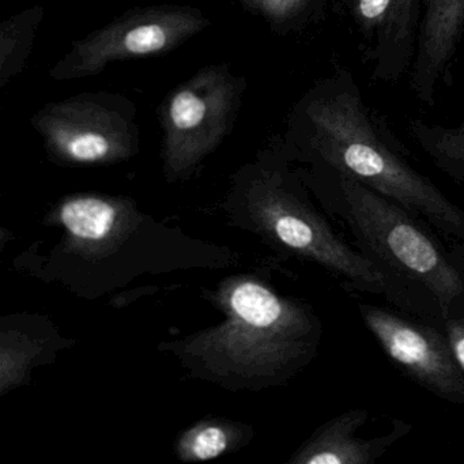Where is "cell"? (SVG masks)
Instances as JSON below:
<instances>
[{"label": "cell", "instance_id": "cell-1", "mask_svg": "<svg viewBox=\"0 0 464 464\" xmlns=\"http://www.w3.org/2000/svg\"><path fill=\"white\" fill-rule=\"evenodd\" d=\"M314 189L358 251L406 295L414 316L442 325L464 314V259L417 214L349 176L319 167Z\"/></svg>", "mask_w": 464, "mask_h": 464}, {"label": "cell", "instance_id": "cell-4", "mask_svg": "<svg viewBox=\"0 0 464 464\" xmlns=\"http://www.w3.org/2000/svg\"><path fill=\"white\" fill-rule=\"evenodd\" d=\"M206 26L208 18L191 7L138 10L78 40L53 67L51 77L58 81L91 77L113 62L161 55L175 50Z\"/></svg>", "mask_w": 464, "mask_h": 464}, {"label": "cell", "instance_id": "cell-6", "mask_svg": "<svg viewBox=\"0 0 464 464\" xmlns=\"http://www.w3.org/2000/svg\"><path fill=\"white\" fill-rule=\"evenodd\" d=\"M235 78L208 67L170 93L162 111L168 169L181 175L197 167L227 135L236 102Z\"/></svg>", "mask_w": 464, "mask_h": 464}, {"label": "cell", "instance_id": "cell-14", "mask_svg": "<svg viewBox=\"0 0 464 464\" xmlns=\"http://www.w3.org/2000/svg\"><path fill=\"white\" fill-rule=\"evenodd\" d=\"M232 436L229 429L216 423L198 426L181 442V452L188 460H211L229 450Z\"/></svg>", "mask_w": 464, "mask_h": 464}, {"label": "cell", "instance_id": "cell-13", "mask_svg": "<svg viewBox=\"0 0 464 464\" xmlns=\"http://www.w3.org/2000/svg\"><path fill=\"white\" fill-rule=\"evenodd\" d=\"M42 9H32L2 24L0 31V81L2 85L20 69L23 58L31 48Z\"/></svg>", "mask_w": 464, "mask_h": 464}, {"label": "cell", "instance_id": "cell-8", "mask_svg": "<svg viewBox=\"0 0 464 464\" xmlns=\"http://www.w3.org/2000/svg\"><path fill=\"white\" fill-rule=\"evenodd\" d=\"M373 59L374 74L399 77L412 64L422 0H346Z\"/></svg>", "mask_w": 464, "mask_h": 464}, {"label": "cell", "instance_id": "cell-7", "mask_svg": "<svg viewBox=\"0 0 464 464\" xmlns=\"http://www.w3.org/2000/svg\"><path fill=\"white\" fill-rule=\"evenodd\" d=\"M34 124L56 156L74 164L119 161L131 156L137 143L134 124L94 100L47 105Z\"/></svg>", "mask_w": 464, "mask_h": 464}, {"label": "cell", "instance_id": "cell-5", "mask_svg": "<svg viewBox=\"0 0 464 464\" xmlns=\"http://www.w3.org/2000/svg\"><path fill=\"white\" fill-rule=\"evenodd\" d=\"M358 312L396 368L441 401L464 406V372L442 325L369 303H358Z\"/></svg>", "mask_w": 464, "mask_h": 464}, {"label": "cell", "instance_id": "cell-9", "mask_svg": "<svg viewBox=\"0 0 464 464\" xmlns=\"http://www.w3.org/2000/svg\"><path fill=\"white\" fill-rule=\"evenodd\" d=\"M464 32V0H422L411 89L420 102L433 104Z\"/></svg>", "mask_w": 464, "mask_h": 464}, {"label": "cell", "instance_id": "cell-2", "mask_svg": "<svg viewBox=\"0 0 464 464\" xmlns=\"http://www.w3.org/2000/svg\"><path fill=\"white\" fill-rule=\"evenodd\" d=\"M317 167L349 176L464 246V210L410 165L374 127L353 78L339 72L304 108Z\"/></svg>", "mask_w": 464, "mask_h": 464}, {"label": "cell", "instance_id": "cell-10", "mask_svg": "<svg viewBox=\"0 0 464 464\" xmlns=\"http://www.w3.org/2000/svg\"><path fill=\"white\" fill-rule=\"evenodd\" d=\"M365 409H352L320 426L311 439L295 453V464H373L399 440L411 431V425L395 420L382 436L363 439L358 430L368 423Z\"/></svg>", "mask_w": 464, "mask_h": 464}, {"label": "cell", "instance_id": "cell-15", "mask_svg": "<svg viewBox=\"0 0 464 464\" xmlns=\"http://www.w3.org/2000/svg\"><path fill=\"white\" fill-rule=\"evenodd\" d=\"M251 2L265 14L282 20L300 12L309 0H251Z\"/></svg>", "mask_w": 464, "mask_h": 464}, {"label": "cell", "instance_id": "cell-3", "mask_svg": "<svg viewBox=\"0 0 464 464\" xmlns=\"http://www.w3.org/2000/svg\"><path fill=\"white\" fill-rule=\"evenodd\" d=\"M224 349L252 362L260 374L286 379L316 357L323 325L309 306L279 297L265 285L241 281L230 290Z\"/></svg>", "mask_w": 464, "mask_h": 464}, {"label": "cell", "instance_id": "cell-12", "mask_svg": "<svg viewBox=\"0 0 464 464\" xmlns=\"http://www.w3.org/2000/svg\"><path fill=\"white\" fill-rule=\"evenodd\" d=\"M411 131L439 169L458 183H464V118L452 129L417 121L412 123Z\"/></svg>", "mask_w": 464, "mask_h": 464}, {"label": "cell", "instance_id": "cell-11", "mask_svg": "<svg viewBox=\"0 0 464 464\" xmlns=\"http://www.w3.org/2000/svg\"><path fill=\"white\" fill-rule=\"evenodd\" d=\"M59 218L72 237L97 244L107 241L118 229L119 211L102 198L78 197L62 205Z\"/></svg>", "mask_w": 464, "mask_h": 464}, {"label": "cell", "instance_id": "cell-16", "mask_svg": "<svg viewBox=\"0 0 464 464\" xmlns=\"http://www.w3.org/2000/svg\"><path fill=\"white\" fill-rule=\"evenodd\" d=\"M445 334L450 339V346L455 353L456 360L464 372V314L450 317L442 323Z\"/></svg>", "mask_w": 464, "mask_h": 464}]
</instances>
